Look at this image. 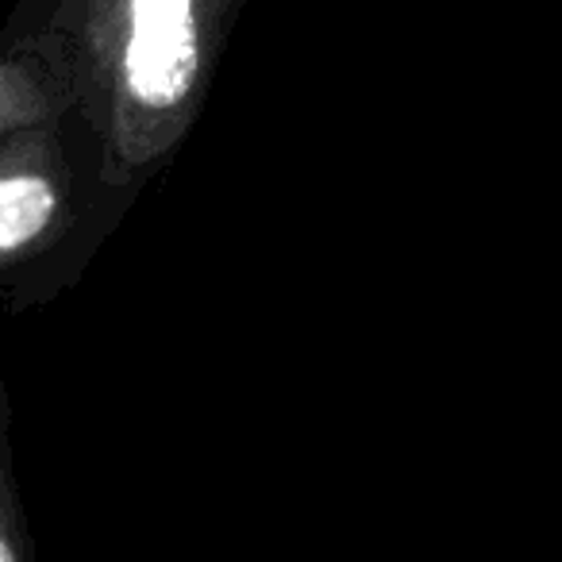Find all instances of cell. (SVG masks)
<instances>
[{
    "mask_svg": "<svg viewBox=\"0 0 562 562\" xmlns=\"http://www.w3.org/2000/svg\"><path fill=\"white\" fill-rule=\"evenodd\" d=\"M247 0H101L86 32V112L112 173L150 186L204 112Z\"/></svg>",
    "mask_w": 562,
    "mask_h": 562,
    "instance_id": "obj_1",
    "label": "cell"
},
{
    "mask_svg": "<svg viewBox=\"0 0 562 562\" xmlns=\"http://www.w3.org/2000/svg\"><path fill=\"white\" fill-rule=\"evenodd\" d=\"M135 201L86 109L0 143V308L27 313L74 290Z\"/></svg>",
    "mask_w": 562,
    "mask_h": 562,
    "instance_id": "obj_2",
    "label": "cell"
},
{
    "mask_svg": "<svg viewBox=\"0 0 562 562\" xmlns=\"http://www.w3.org/2000/svg\"><path fill=\"white\" fill-rule=\"evenodd\" d=\"M86 109V50L47 9L12 4L0 27V143Z\"/></svg>",
    "mask_w": 562,
    "mask_h": 562,
    "instance_id": "obj_3",
    "label": "cell"
},
{
    "mask_svg": "<svg viewBox=\"0 0 562 562\" xmlns=\"http://www.w3.org/2000/svg\"><path fill=\"white\" fill-rule=\"evenodd\" d=\"M0 562H32V528L12 451V393L4 382H0Z\"/></svg>",
    "mask_w": 562,
    "mask_h": 562,
    "instance_id": "obj_4",
    "label": "cell"
},
{
    "mask_svg": "<svg viewBox=\"0 0 562 562\" xmlns=\"http://www.w3.org/2000/svg\"><path fill=\"white\" fill-rule=\"evenodd\" d=\"M20 4H32V9H47L55 12V20L81 43L86 50V32H89V20H93L97 4L101 0H20Z\"/></svg>",
    "mask_w": 562,
    "mask_h": 562,
    "instance_id": "obj_5",
    "label": "cell"
}]
</instances>
